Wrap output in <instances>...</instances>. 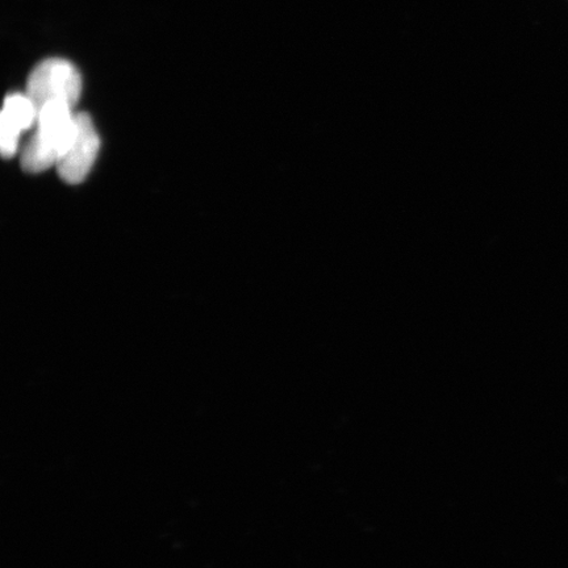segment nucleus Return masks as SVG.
Listing matches in <instances>:
<instances>
[{"label":"nucleus","instance_id":"1","mask_svg":"<svg viewBox=\"0 0 568 568\" xmlns=\"http://www.w3.org/2000/svg\"><path fill=\"white\" fill-rule=\"evenodd\" d=\"M75 113L67 103H49L39 111L36 131L21 153L27 173L39 174L55 166L74 131Z\"/></svg>","mask_w":568,"mask_h":568},{"label":"nucleus","instance_id":"2","mask_svg":"<svg viewBox=\"0 0 568 568\" xmlns=\"http://www.w3.org/2000/svg\"><path fill=\"white\" fill-rule=\"evenodd\" d=\"M82 92V78L73 63L62 59H49L39 63L28 78L27 95L36 110L61 102L75 106Z\"/></svg>","mask_w":568,"mask_h":568},{"label":"nucleus","instance_id":"3","mask_svg":"<svg viewBox=\"0 0 568 568\" xmlns=\"http://www.w3.org/2000/svg\"><path fill=\"white\" fill-rule=\"evenodd\" d=\"M101 140L88 113H75L74 131L55 163L63 182L80 184L87 180L98 158Z\"/></svg>","mask_w":568,"mask_h":568},{"label":"nucleus","instance_id":"4","mask_svg":"<svg viewBox=\"0 0 568 568\" xmlns=\"http://www.w3.org/2000/svg\"><path fill=\"white\" fill-rule=\"evenodd\" d=\"M38 110L27 94L6 98L0 122V151L4 159L17 154L21 133L36 125Z\"/></svg>","mask_w":568,"mask_h":568}]
</instances>
